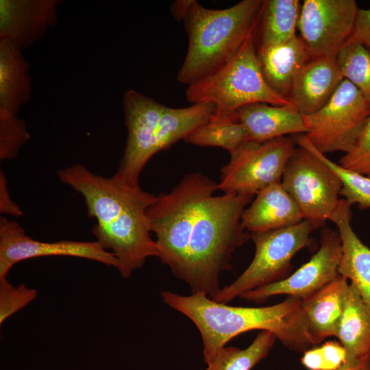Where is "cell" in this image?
Listing matches in <instances>:
<instances>
[{
  "label": "cell",
  "mask_w": 370,
  "mask_h": 370,
  "mask_svg": "<svg viewBox=\"0 0 370 370\" xmlns=\"http://www.w3.org/2000/svg\"><path fill=\"white\" fill-rule=\"evenodd\" d=\"M218 190L209 177L188 173L147 210L161 262L192 293L210 297L220 289L221 273L232 269L234 251L250 238L241 218L252 197Z\"/></svg>",
  "instance_id": "6da1fadb"
},
{
  "label": "cell",
  "mask_w": 370,
  "mask_h": 370,
  "mask_svg": "<svg viewBox=\"0 0 370 370\" xmlns=\"http://www.w3.org/2000/svg\"><path fill=\"white\" fill-rule=\"evenodd\" d=\"M58 176L84 198L88 215L96 221V241L114 254L123 278H130L149 258L158 256L147 216L157 195L113 175L94 173L81 164L60 169Z\"/></svg>",
  "instance_id": "7a4b0ae2"
},
{
  "label": "cell",
  "mask_w": 370,
  "mask_h": 370,
  "mask_svg": "<svg viewBox=\"0 0 370 370\" xmlns=\"http://www.w3.org/2000/svg\"><path fill=\"white\" fill-rule=\"evenodd\" d=\"M163 302L188 317L197 328L208 364L236 336L256 330L274 334L288 349L304 352L312 345L301 309V299L288 297L264 307L231 306L214 301L204 293L182 295L160 293Z\"/></svg>",
  "instance_id": "3957f363"
},
{
  "label": "cell",
  "mask_w": 370,
  "mask_h": 370,
  "mask_svg": "<svg viewBox=\"0 0 370 370\" xmlns=\"http://www.w3.org/2000/svg\"><path fill=\"white\" fill-rule=\"evenodd\" d=\"M127 136L119 167L113 176L130 185H139L145 166L157 153L184 140L206 123L215 108L206 103L171 108L130 89L123 97Z\"/></svg>",
  "instance_id": "277c9868"
},
{
  "label": "cell",
  "mask_w": 370,
  "mask_h": 370,
  "mask_svg": "<svg viewBox=\"0 0 370 370\" xmlns=\"http://www.w3.org/2000/svg\"><path fill=\"white\" fill-rule=\"evenodd\" d=\"M263 3L243 0L225 9H210L193 0L182 20L188 45L177 81L188 86L227 62L254 36Z\"/></svg>",
  "instance_id": "5b68a950"
},
{
  "label": "cell",
  "mask_w": 370,
  "mask_h": 370,
  "mask_svg": "<svg viewBox=\"0 0 370 370\" xmlns=\"http://www.w3.org/2000/svg\"><path fill=\"white\" fill-rule=\"evenodd\" d=\"M185 97L192 104L210 103L215 111L230 113L253 103H291L266 82L255 49L254 36L248 38L223 66L188 85Z\"/></svg>",
  "instance_id": "8992f818"
},
{
  "label": "cell",
  "mask_w": 370,
  "mask_h": 370,
  "mask_svg": "<svg viewBox=\"0 0 370 370\" xmlns=\"http://www.w3.org/2000/svg\"><path fill=\"white\" fill-rule=\"evenodd\" d=\"M314 229L312 223L304 220L289 227L250 233L255 245L253 260L232 283L220 288L210 298L227 304L244 293L284 279L294 256L311 244L310 235Z\"/></svg>",
  "instance_id": "52a82bcc"
},
{
  "label": "cell",
  "mask_w": 370,
  "mask_h": 370,
  "mask_svg": "<svg viewBox=\"0 0 370 370\" xmlns=\"http://www.w3.org/2000/svg\"><path fill=\"white\" fill-rule=\"evenodd\" d=\"M281 183L298 206L304 220L315 228L330 220L339 201L342 184L319 158L304 147L295 148Z\"/></svg>",
  "instance_id": "ba28073f"
},
{
  "label": "cell",
  "mask_w": 370,
  "mask_h": 370,
  "mask_svg": "<svg viewBox=\"0 0 370 370\" xmlns=\"http://www.w3.org/2000/svg\"><path fill=\"white\" fill-rule=\"evenodd\" d=\"M310 143L321 153L348 152L370 116V103L344 79L329 101L304 116Z\"/></svg>",
  "instance_id": "9c48e42d"
},
{
  "label": "cell",
  "mask_w": 370,
  "mask_h": 370,
  "mask_svg": "<svg viewBox=\"0 0 370 370\" xmlns=\"http://www.w3.org/2000/svg\"><path fill=\"white\" fill-rule=\"evenodd\" d=\"M295 149L294 141L282 136L265 142L249 140L221 169L219 189L223 193L253 197L267 186L281 182Z\"/></svg>",
  "instance_id": "30bf717a"
},
{
  "label": "cell",
  "mask_w": 370,
  "mask_h": 370,
  "mask_svg": "<svg viewBox=\"0 0 370 370\" xmlns=\"http://www.w3.org/2000/svg\"><path fill=\"white\" fill-rule=\"evenodd\" d=\"M359 8L354 0H304L298 28L311 57L335 56L352 37Z\"/></svg>",
  "instance_id": "8fae6325"
},
{
  "label": "cell",
  "mask_w": 370,
  "mask_h": 370,
  "mask_svg": "<svg viewBox=\"0 0 370 370\" xmlns=\"http://www.w3.org/2000/svg\"><path fill=\"white\" fill-rule=\"evenodd\" d=\"M45 256L77 257L116 269L118 267L114 254L96 241H40L27 235L18 222L0 217V278H7L10 269L18 262Z\"/></svg>",
  "instance_id": "7c38bea8"
},
{
  "label": "cell",
  "mask_w": 370,
  "mask_h": 370,
  "mask_svg": "<svg viewBox=\"0 0 370 370\" xmlns=\"http://www.w3.org/2000/svg\"><path fill=\"white\" fill-rule=\"evenodd\" d=\"M341 256L338 233L325 228L321 232L320 247L309 261L284 279L249 291L239 297L256 304L280 295L304 299L339 275Z\"/></svg>",
  "instance_id": "4fadbf2b"
},
{
  "label": "cell",
  "mask_w": 370,
  "mask_h": 370,
  "mask_svg": "<svg viewBox=\"0 0 370 370\" xmlns=\"http://www.w3.org/2000/svg\"><path fill=\"white\" fill-rule=\"evenodd\" d=\"M60 0H0V40L21 50L40 40L58 23Z\"/></svg>",
  "instance_id": "5bb4252c"
},
{
  "label": "cell",
  "mask_w": 370,
  "mask_h": 370,
  "mask_svg": "<svg viewBox=\"0 0 370 370\" xmlns=\"http://www.w3.org/2000/svg\"><path fill=\"white\" fill-rule=\"evenodd\" d=\"M344 77L335 56L311 58L295 78L288 99L304 116L323 108Z\"/></svg>",
  "instance_id": "9a60e30c"
},
{
  "label": "cell",
  "mask_w": 370,
  "mask_h": 370,
  "mask_svg": "<svg viewBox=\"0 0 370 370\" xmlns=\"http://www.w3.org/2000/svg\"><path fill=\"white\" fill-rule=\"evenodd\" d=\"M330 221L336 224L342 245L338 274L350 280L370 311V249L352 227L351 205L339 199Z\"/></svg>",
  "instance_id": "2e32d148"
},
{
  "label": "cell",
  "mask_w": 370,
  "mask_h": 370,
  "mask_svg": "<svg viewBox=\"0 0 370 370\" xmlns=\"http://www.w3.org/2000/svg\"><path fill=\"white\" fill-rule=\"evenodd\" d=\"M349 284L338 275L327 285L301 299V309L308 335L314 346L336 336Z\"/></svg>",
  "instance_id": "e0dca14e"
},
{
  "label": "cell",
  "mask_w": 370,
  "mask_h": 370,
  "mask_svg": "<svg viewBox=\"0 0 370 370\" xmlns=\"http://www.w3.org/2000/svg\"><path fill=\"white\" fill-rule=\"evenodd\" d=\"M304 220L298 206L281 182L260 191L241 218L243 227L250 233L289 227Z\"/></svg>",
  "instance_id": "ac0fdd59"
},
{
  "label": "cell",
  "mask_w": 370,
  "mask_h": 370,
  "mask_svg": "<svg viewBox=\"0 0 370 370\" xmlns=\"http://www.w3.org/2000/svg\"><path fill=\"white\" fill-rule=\"evenodd\" d=\"M235 114L245 127L250 140L262 143L287 134L308 132L303 115L292 103H253L238 108Z\"/></svg>",
  "instance_id": "d6986e66"
},
{
  "label": "cell",
  "mask_w": 370,
  "mask_h": 370,
  "mask_svg": "<svg viewBox=\"0 0 370 370\" xmlns=\"http://www.w3.org/2000/svg\"><path fill=\"white\" fill-rule=\"evenodd\" d=\"M257 54L269 86L278 95L288 99L295 78L311 59L301 38L295 36L283 44L259 48Z\"/></svg>",
  "instance_id": "ffe728a7"
},
{
  "label": "cell",
  "mask_w": 370,
  "mask_h": 370,
  "mask_svg": "<svg viewBox=\"0 0 370 370\" xmlns=\"http://www.w3.org/2000/svg\"><path fill=\"white\" fill-rule=\"evenodd\" d=\"M30 62L8 40H0V106L15 114L32 94Z\"/></svg>",
  "instance_id": "44dd1931"
},
{
  "label": "cell",
  "mask_w": 370,
  "mask_h": 370,
  "mask_svg": "<svg viewBox=\"0 0 370 370\" xmlns=\"http://www.w3.org/2000/svg\"><path fill=\"white\" fill-rule=\"evenodd\" d=\"M336 337L346 351L347 361L370 359V311L350 283Z\"/></svg>",
  "instance_id": "7402d4cb"
},
{
  "label": "cell",
  "mask_w": 370,
  "mask_h": 370,
  "mask_svg": "<svg viewBox=\"0 0 370 370\" xmlns=\"http://www.w3.org/2000/svg\"><path fill=\"white\" fill-rule=\"evenodd\" d=\"M300 10L298 0H264L259 24V48L281 45L295 37Z\"/></svg>",
  "instance_id": "603a6c76"
},
{
  "label": "cell",
  "mask_w": 370,
  "mask_h": 370,
  "mask_svg": "<svg viewBox=\"0 0 370 370\" xmlns=\"http://www.w3.org/2000/svg\"><path fill=\"white\" fill-rule=\"evenodd\" d=\"M250 140L243 125L235 112L214 110L210 120L199 127L184 141L201 147H219L232 154Z\"/></svg>",
  "instance_id": "cb8c5ba5"
},
{
  "label": "cell",
  "mask_w": 370,
  "mask_h": 370,
  "mask_svg": "<svg viewBox=\"0 0 370 370\" xmlns=\"http://www.w3.org/2000/svg\"><path fill=\"white\" fill-rule=\"evenodd\" d=\"M276 340L274 334L264 330L245 349L225 346L206 364V370H251L268 356Z\"/></svg>",
  "instance_id": "d4e9b609"
},
{
  "label": "cell",
  "mask_w": 370,
  "mask_h": 370,
  "mask_svg": "<svg viewBox=\"0 0 370 370\" xmlns=\"http://www.w3.org/2000/svg\"><path fill=\"white\" fill-rule=\"evenodd\" d=\"M336 59L344 79L350 82L370 103V50L352 37Z\"/></svg>",
  "instance_id": "484cf974"
},
{
  "label": "cell",
  "mask_w": 370,
  "mask_h": 370,
  "mask_svg": "<svg viewBox=\"0 0 370 370\" xmlns=\"http://www.w3.org/2000/svg\"><path fill=\"white\" fill-rule=\"evenodd\" d=\"M300 147H304L324 162L338 177L342 188L340 195L352 206L357 204L361 209L370 208V177L347 169L332 162L319 151L304 135L297 139Z\"/></svg>",
  "instance_id": "4316f807"
},
{
  "label": "cell",
  "mask_w": 370,
  "mask_h": 370,
  "mask_svg": "<svg viewBox=\"0 0 370 370\" xmlns=\"http://www.w3.org/2000/svg\"><path fill=\"white\" fill-rule=\"evenodd\" d=\"M30 137L25 121L18 114L0 106V160L16 158Z\"/></svg>",
  "instance_id": "83f0119b"
},
{
  "label": "cell",
  "mask_w": 370,
  "mask_h": 370,
  "mask_svg": "<svg viewBox=\"0 0 370 370\" xmlns=\"http://www.w3.org/2000/svg\"><path fill=\"white\" fill-rule=\"evenodd\" d=\"M300 360L308 370H337L347 362V353L340 343L328 341L305 351Z\"/></svg>",
  "instance_id": "f1b7e54d"
},
{
  "label": "cell",
  "mask_w": 370,
  "mask_h": 370,
  "mask_svg": "<svg viewBox=\"0 0 370 370\" xmlns=\"http://www.w3.org/2000/svg\"><path fill=\"white\" fill-rule=\"evenodd\" d=\"M37 295L36 289L24 284L15 286L7 278H0V324L33 301Z\"/></svg>",
  "instance_id": "f546056e"
},
{
  "label": "cell",
  "mask_w": 370,
  "mask_h": 370,
  "mask_svg": "<svg viewBox=\"0 0 370 370\" xmlns=\"http://www.w3.org/2000/svg\"><path fill=\"white\" fill-rule=\"evenodd\" d=\"M339 162L342 167L370 177V116L352 149Z\"/></svg>",
  "instance_id": "4dcf8cb0"
},
{
  "label": "cell",
  "mask_w": 370,
  "mask_h": 370,
  "mask_svg": "<svg viewBox=\"0 0 370 370\" xmlns=\"http://www.w3.org/2000/svg\"><path fill=\"white\" fill-rule=\"evenodd\" d=\"M0 213L15 217L23 215V211L11 198L4 172L0 171Z\"/></svg>",
  "instance_id": "1f68e13d"
},
{
  "label": "cell",
  "mask_w": 370,
  "mask_h": 370,
  "mask_svg": "<svg viewBox=\"0 0 370 370\" xmlns=\"http://www.w3.org/2000/svg\"><path fill=\"white\" fill-rule=\"evenodd\" d=\"M352 37L370 50V9L359 8Z\"/></svg>",
  "instance_id": "d6a6232c"
},
{
  "label": "cell",
  "mask_w": 370,
  "mask_h": 370,
  "mask_svg": "<svg viewBox=\"0 0 370 370\" xmlns=\"http://www.w3.org/2000/svg\"><path fill=\"white\" fill-rule=\"evenodd\" d=\"M193 0H177L170 6L173 16L178 21H182L188 12Z\"/></svg>",
  "instance_id": "836d02e7"
},
{
  "label": "cell",
  "mask_w": 370,
  "mask_h": 370,
  "mask_svg": "<svg viewBox=\"0 0 370 370\" xmlns=\"http://www.w3.org/2000/svg\"><path fill=\"white\" fill-rule=\"evenodd\" d=\"M337 370H370V359L347 361Z\"/></svg>",
  "instance_id": "e575fe53"
}]
</instances>
